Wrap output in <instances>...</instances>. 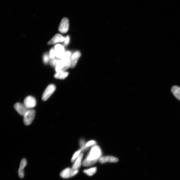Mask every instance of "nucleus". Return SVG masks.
Listing matches in <instances>:
<instances>
[{"mask_svg": "<svg viewBox=\"0 0 180 180\" xmlns=\"http://www.w3.org/2000/svg\"><path fill=\"white\" fill-rule=\"evenodd\" d=\"M36 112L34 110H28L23 116V122L26 125L31 124L35 116Z\"/></svg>", "mask_w": 180, "mask_h": 180, "instance_id": "7ed1b4c3", "label": "nucleus"}, {"mask_svg": "<svg viewBox=\"0 0 180 180\" xmlns=\"http://www.w3.org/2000/svg\"><path fill=\"white\" fill-rule=\"evenodd\" d=\"M18 175L19 177L21 178H23L24 177V173L23 170L19 169L18 171Z\"/></svg>", "mask_w": 180, "mask_h": 180, "instance_id": "412c9836", "label": "nucleus"}, {"mask_svg": "<svg viewBox=\"0 0 180 180\" xmlns=\"http://www.w3.org/2000/svg\"><path fill=\"white\" fill-rule=\"evenodd\" d=\"M171 91L175 97L180 101V87L177 86H173L171 89Z\"/></svg>", "mask_w": 180, "mask_h": 180, "instance_id": "4468645a", "label": "nucleus"}, {"mask_svg": "<svg viewBox=\"0 0 180 180\" xmlns=\"http://www.w3.org/2000/svg\"><path fill=\"white\" fill-rule=\"evenodd\" d=\"M65 38L61 34H56L49 40L47 44L48 45L54 44L58 42H64Z\"/></svg>", "mask_w": 180, "mask_h": 180, "instance_id": "1a4fd4ad", "label": "nucleus"}, {"mask_svg": "<svg viewBox=\"0 0 180 180\" xmlns=\"http://www.w3.org/2000/svg\"><path fill=\"white\" fill-rule=\"evenodd\" d=\"M69 29V21L66 17L62 19L60 23L58 30L62 33H66L68 31Z\"/></svg>", "mask_w": 180, "mask_h": 180, "instance_id": "0eeeda50", "label": "nucleus"}, {"mask_svg": "<svg viewBox=\"0 0 180 180\" xmlns=\"http://www.w3.org/2000/svg\"><path fill=\"white\" fill-rule=\"evenodd\" d=\"M95 144H96V142L95 141L93 140H90L86 143L85 144V146L86 147H88Z\"/></svg>", "mask_w": 180, "mask_h": 180, "instance_id": "aec40b11", "label": "nucleus"}, {"mask_svg": "<svg viewBox=\"0 0 180 180\" xmlns=\"http://www.w3.org/2000/svg\"><path fill=\"white\" fill-rule=\"evenodd\" d=\"M64 44L65 45H68L69 42V37L68 36H67L65 39Z\"/></svg>", "mask_w": 180, "mask_h": 180, "instance_id": "b1692460", "label": "nucleus"}, {"mask_svg": "<svg viewBox=\"0 0 180 180\" xmlns=\"http://www.w3.org/2000/svg\"><path fill=\"white\" fill-rule=\"evenodd\" d=\"M83 153L80 154L79 157L77 158L76 160L73 164L72 166V168L75 170H78L81 167V162L83 158Z\"/></svg>", "mask_w": 180, "mask_h": 180, "instance_id": "ddd939ff", "label": "nucleus"}, {"mask_svg": "<svg viewBox=\"0 0 180 180\" xmlns=\"http://www.w3.org/2000/svg\"><path fill=\"white\" fill-rule=\"evenodd\" d=\"M59 60H60L57 59H54L53 60V61H52L51 64L54 66H56V65H57L58 64V62H59Z\"/></svg>", "mask_w": 180, "mask_h": 180, "instance_id": "5701e85b", "label": "nucleus"}, {"mask_svg": "<svg viewBox=\"0 0 180 180\" xmlns=\"http://www.w3.org/2000/svg\"><path fill=\"white\" fill-rule=\"evenodd\" d=\"M78 172V170H75L73 168H66L60 173V176L63 178L68 179L75 176Z\"/></svg>", "mask_w": 180, "mask_h": 180, "instance_id": "20e7f679", "label": "nucleus"}, {"mask_svg": "<svg viewBox=\"0 0 180 180\" xmlns=\"http://www.w3.org/2000/svg\"><path fill=\"white\" fill-rule=\"evenodd\" d=\"M55 56L61 59L65 53L64 48L60 44H57L55 47Z\"/></svg>", "mask_w": 180, "mask_h": 180, "instance_id": "f8f14e48", "label": "nucleus"}, {"mask_svg": "<svg viewBox=\"0 0 180 180\" xmlns=\"http://www.w3.org/2000/svg\"><path fill=\"white\" fill-rule=\"evenodd\" d=\"M97 171V168L94 167L84 170L83 172L88 176H92L96 173Z\"/></svg>", "mask_w": 180, "mask_h": 180, "instance_id": "dca6fc26", "label": "nucleus"}, {"mask_svg": "<svg viewBox=\"0 0 180 180\" xmlns=\"http://www.w3.org/2000/svg\"><path fill=\"white\" fill-rule=\"evenodd\" d=\"M14 107L15 110L22 116H24L28 110L25 105L22 103H17L15 104Z\"/></svg>", "mask_w": 180, "mask_h": 180, "instance_id": "6e6552de", "label": "nucleus"}, {"mask_svg": "<svg viewBox=\"0 0 180 180\" xmlns=\"http://www.w3.org/2000/svg\"><path fill=\"white\" fill-rule=\"evenodd\" d=\"M81 149H80V150L74 153V154L73 155L72 159H71V162H73L75 161L76 159H77V158L79 157L80 154H81L80 153H81Z\"/></svg>", "mask_w": 180, "mask_h": 180, "instance_id": "f3484780", "label": "nucleus"}, {"mask_svg": "<svg viewBox=\"0 0 180 180\" xmlns=\"http://www.w3.org/2000/svg\"><path fill=\"white\" fill-rule=\"evenodd\" d=\"M70 67V59L62 58L56 65L55 70L57 73L64 72Z\"/></svg>", "mask_w": 180, "mask_h": 180, "instance_id": "f03ea898", "label": "nucleus"}, {"mask_svg": "<svg viewBox=\"0 0 180 180\" xmlns=\"http://www.w3.org/2000/svg\"><path fill=\"white\" fill-rule=\"evenodd\" d=\"M27 162L26 159H22L21 162L20 168L19 169H21V170H24V168H25V167L27 165Z\"/></svg>", "mask_w": 180, "mask_h": 180, "instance_id": "a211bd4d", "label": "nucleus"}, {"mask_svg": "<svg viewBox=\"0 0 180 180\" xmlns=\"http://www.w3.org/2000/svg\"><path fill=\"white\" fill-rule=\"evenodd\" d=\"M101 154L100 147L97 146L93 147L87 157L83 160L82 164L85 166L92 165L97 163L100 158Z\"/></svg>", "mask_w": 180, "mask_h": 180, "instance_id": "f257e3e1", "label": "nucleus"}, {"mask_svg": "<svg viewBox=\"0 0 180 180\" xmlns=\"http://www.w3.org/2000/svg\"><path fill=\"white\" fill-rule=\"evenodd\" d=\"M50 57L52 59H54L55 56V49H52L50 51Z\"/></svg>", "mask_w": 180, "mask_h": 180, "instance_id": "6ab92c4d", "label": "nucleus"}, {"mask_svg": "<svg viewBox=\"0 0 180 180\" xmlns=\"http://www.w3.org/2000/svg\"><path fill=\"white\" fill-rule=\"evenodd\" d=\"M56 89V87L53 84H50L43 92L42 99L43 101H46L53 94Z\"/></svg>", "mask_w": 180, "mask_h": 180, "instance_id": "39448f33", "label": "nucleus"}, {"mask_svg": "<svg viewBox=\"0 0 180 180\" xmlns=\"http://www.w3.org/2000/svg\"><path fill=\"white\" fill-rule=\"evenodd\" d=\"M81 56V53L79 51H77L73 53L70 59V68H74L76 65L78 60Z\"/></svg>", "mask_w": 180, "mask_h": 180, "instance_id": "9b49d317", "label": "nucleus"}, {"mask_svg": "<svg viewBox=\"0 0 180 180\" xmlns=\"http://www.w3.org/2000/svg\"><path fill=\"white\" fill-rule=\"evenodd\" d=\"M36 99L31 96L26 97L24 101V105L28 109L34 107L36 106Z\"/></svg>", "mask_w": 180, "mask_h": 180, "instance_id": "423d86ee", "label": "nucleus"}, {"mask_svg": "<svg viewBox=\"0 0 180 180\" xmlns=\"http://www.w3.org/2000/svg\"><path fill=\"white\" fill-rule=\"evenodd\" d=\"M43 61L44 63L47 64L49 60V57L47 54L46 53L45 54L43 57Z\"/></svg>", "mask_w": 180, "mask_h": 180, "instance_id": "4be33fe9", "label": "nucleus"}, {"mask_svg": "<svg viewBox=\"0 0 180 180\" xmlns=\"http://www.w3.org/2000/svg\"><path fill=\"white\" fill-rule=\"evenodd\" d=\"M99 161L101 164H104L108 162L114 163V162H118V158L116 157L108 156L101 157L99 159Z\"/></svg>", "mask_w": 180, "mask_h": 180, "instance_id": "9d476101", "label": "nucleus"}, {"mask_svg": "<svg viewBox=\"0 0 180 180\" xmlns=\"http://www.w3.org/2000/svg\"><path fill=\"white\" fill-rule=\"evenodd\" d=\"M69 74L68 72L66 71H64V72H61L59 73H57L54 75V77L56 79H64L68 76Z\"/></svg>", "mask_w": 180, "mask_h": 180, "instance_id": "2eb2a0df", "label": "nucleus"}]
</instances>
